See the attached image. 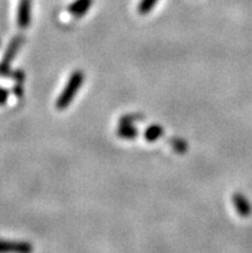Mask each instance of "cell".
<instances>
[{
	"instance_id": "cell-10",
	"label": "cell",
	"mask_w": 252,
	"mask_h": 253,
	"mask_svg": "<svg viewBox=\"0 0 252 253\" xmlns=\"http://www.w3.org/2000/svg\"><path fill=\"white\" fill-rule=\"evenodd\" d=\"M170 144H171V147L174 148L178 153H184V152H187V149H188L187 143H185L184 140H182V139H171V140H170Z\"/></svg>"
},
{
	"instance_id": "cell-6",
	"label": "cell",
	"mask_w": 252,
	"mask_h": 253,
	"mask_svg": "<svg viewBox=\"0 0 252 253\" xmlns=\"http://www.w3.org/2000/svg\"><path fill=\"white\" fill-rule=\"evenodd\" d=\"M93 0H75L74 3L68 6V13L72 14L75 18H81L83 16H85V13L89 10V8L92 6Z\"/></svg>"
},
{
	"instance_id": "cell-8",
	"label": "cell",
	"mask_w": 252,
	"mask_h": 253,
	"mask_svg": "<svg viewBox=\"0 0 252 253\" xmlns=\"http://www.w3.org/2000/svg\"><path fill=\"white\" fill-rule=\"evenodd\" d=\"M163 131H165V130H163L161 126L152 125L146 130V132H144V138H146L147 141H156L157 139L162 136Z\"/></svg>"
},
{
	"instance_id": "cell-5",
	"label": "cell",
	"mask_w": 252,
	"mask_h": 253,
	"mask_svg": "<svg viewBox=\"0 0 252 253\" xmlns=\"http://www.w3.org/2000/svg\"><path fill=\"white\" fill-rule=\"evenodd\" d=\"M232 202H233L237 212H238L242 217H249V216L251 215V203L249 202V199L243 196V194H241V193H234L233 197H232Z\"/></svg>"
},
{
	"instance_id": "cell-12",
	"label": "cell",
	"mask_w": 252,
	"mask_h": 253,
	"mask_svg": "<svg viewBox=\"0 0 252 253\" xmlns=\"http://www.w3.org/2000/svg\"><path fill=\"white\" fill-rule=\"evenodd\" d=\"M8 96H9L8 90L0 87V106H4V104H5L6 100H8Z\"/></svg>"
},
{
	"instance_id": "cell-3",
	"label": "cell",
	"mask_w": 252,
	"mask_h": 253,
	"mask_svg": "<svg viewBox=\"0 0 252 253\" xmlns=\"http://www.w3.org/2000/svg\"><path fill=\"white\" fill-rule=\"evenodd\" d=\"M34 246L29 242L0 239V253H32Z\"/></svg>"
},
{
	"instance_id": "cell-2",
	"label": "cell",
	"mask_w": 252,
	"mask_h": 253,
	"mask_svg": "<svg viewBox=\"0 0 252 253\" xmlns=\"http://www.w3.org/2000/svg\"><path fill=\"white\" fill-rule=\"evenodd\" d=\"M23 40H25L23 36L18 35L9 42V45H8V48H6L5 53H4L3 55V59L0 62V75L6 76V75L12 74V72H10V64H12L13 59L16 57L18 49L21 48Z\"/></svg>"
},
{
	"instance_id": "cell-4",
	"label": "cell",
	"mask_w": 252,
	"mask_h": 253,
	"mask_svg": "<svg viewBox=\"0 0 252 253\" xmlns=\"http://www.w3.org/2000/svg\"><path fill=\"white\" fill-rule=\"evenodd\" d=\"M31 21V0H21L17 13V25L21 29L29 27Z\"/></svg>"
},
{
	"instance_id": "cell-7",
	"label": "cell",
	"mask_w": 252,
	"mask_h": 253,
	"mask_svg": "<svg viewBox=\"0 0 252 253\" xmlns=\"http://www.w3.org/2000/svg\"><path fill=\"white\" fill-rule=\"evenodd\" d=\"M117 135L122 139H135L138 136V130L133 125H120Z\"/></svg>"
},
{
	"instance_id": "cell-11",
	"label": "cell",
	"mask_w": 252,
	"mask_h": 253,
	"mask_svg": "<svg viewBox=\"0 0 252 253\" xmlns=\"http://www.w3.org/2000/svg\"><path fill=\"white\" fill-rule=\"evenodd\" d=\"M141 120H144L143 116L141 115H128L124 116L120 119V125H133L134 122L141 121Z\"/></svg>"
},
{
	"instance_id": "cell-1",
	"label": "cell",
	"mask_w": 252,
	"mask_h": 253,
	"mask_svg": "<svg viewBox=\"0 0 252 253\" xmlns=\"http://www.w3.org/2000/svg\"><path fill=\"white\" fill-rule=\"evenodd\" d=\"M84 79H85V75H84L83 71H75L74 74L71 75L63 91L61 93V95L58 96L57 102H55L57 109L62 111V109H66L70 106L79 89L83 86Z\"/></svg>"
},
{
	"instance_id": "cell-9",
	"label": "cell",
	"mask_w": 252,
	"mask_h": 253,
	"mask_svg": "<svg viewBox=\"0 0 252 253\" xmlns=\"http://www.w3.org/2000/svg\"><path fill=\"white\" fill-rule=\"evenodd\" d=\"M158 0H141L139 6H138V12L139 14H148L151 10L153 9L154 5L157 4Z\"/></svg>"
}]
</instances>
